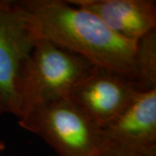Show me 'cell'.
Listing matches in <instances>:
<instances>
[{"label":"cell","mask_w":156,"mask_h":156,"mask_svg":"<svg viewBox=\"0 0 156 156\" xmlns=\"http://www.w3.org/2000/svg\"><path fill=\"white\" fill-rule=\"evenodd\" d=\"M141 93L144 92L132 79L109 69L95 66L69 98L102 128L127 111Z\"/></svg>","instance_id":"obj_5"},{"label":"cell","mask_w":156,"mask_h":156,"mask_svg":"<svg viewBox=\"0 0 156 156\" xmlns=\"http://www.w3.org/2000/svg\"><path fill=\"white\" fill-rule=\"evenodd\" d=\"M19 125L37 134L58 156H98L101 128L69 98L31 108Z\"/></svg>","instance_id":"obj_3"},{"label":"cell","mask_w":156,"mask_h":156,"mask_svg":"<svg viewBox=\"0 0 156 156\" xmlns=\"http://www.w3.org/2000/svg\"><path fill=\"white\" fill-rule=\"evenodd\" d=\"M72 5L93 13L121 37L136 42L155 30L156 2L153 0H73Z\"/></svg>","instance_id":"obj_7"},{"label":"cell","mask_w":156,"mask_h":156,"mask_svg":"<svg viewBox=\"0 0 156 156\" xmlns=\"http://www.w3.org/2000/svg\"><path fill=\"white\" fill-rule=\"evenodd\" d=\"M95 66L83 56L47 39L39 38L18 84V119L37 105L69 98Z\"/></svg>","instance_id":"obj_2"},{"label":"cell","mask_w":156,"mask_h":156,"mask_svg":"<svg viewBox=\"0 0 156 156\" xmlns=\"http://www.w3.org/2000/svg\"><path fill=\"white\" fill-rule=\"evenodd\" d=\"M40 38L75 52L95 66L107 68L134 82L136 42L112 31L93 13L62 0H20Z\"/></svg>","instance_id":"obj_1"},{"label":"cell","mask_w":156,"mask_h":156,"mask_svg":"<svg viewBox=\"0 0 156 156\" xmlns=\"http://www.w3.org/2000/svg\"><path fill=\"white\" fill-rule=\"evenodd\" d=\"M134 83L142 92L156 89V30L136 41Z\"/></svg>","instance_id":"obj_8"},{"label":"cell","mask_w":156,"mask_h":156,"mask_svg":"<svg viewBox=\"0 0 156 156\" xmlns=\"http://www.w3.org/2000/svg\"><path fill=\"white\" fill-rule=\"evenodd\" d=\"M5 143H4L3 141H0V153L5 150Z\"/></svg>","instance_id":"obj_9"},{"label":"cell","mask_w":156,"mask_h":156,"mask_svg":"<svg viewBox=\"0 0 156 156\" xmlns=\"http://www.w3.org/2000/svg\"><path fill=\"white\" fill-rule=\"evenodd\" d=\"M98 156H156V89L141 93L127 111L101 128Z\"/></svg>","instance_id":"obj_6"},{"label":"cell","mask_w":156,"mask_h":156,"mask_svg":"<svg viewBox=\"0 0 156 156\" xmlns=\"http://www.w3.org/2000/svg\"><path fill=\"white\" fill-rule=\"evenodd\" d=\"M40 38L28 13L17 1L0 0V116L19 117L18 84Z\"/></svg>","instance_id":"obj_4"}]
</instances>
